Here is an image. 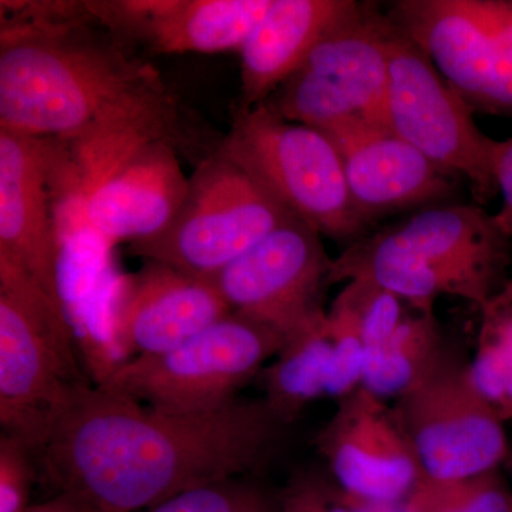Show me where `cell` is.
<instances>
[{
	"label": "cell",
	"instance_id": "6da1fadb",
	"mask_svg": "<svg viewBox=\"0 0 512 512\" xmlns=\"http://www.w3.org/2000/svg\"><path fill=\"white\" fill-rule=\"evenodd\" d=\"M285 426L264 399L168 412L80 384L32 456L84 512H134L266 466Z\"/></svg>",
	"mask_w": 512,
	"mask_h": 512
},
{
	"label": "cell",
	"instance_id": "7a4b0ae2",
	"mask_svg": "<svg viewBox=\"0 0 512 512\" xmlns=\"http://www.w3.org/2000/svg\"><path fill=\"white\" fill-rule=\"evenodd\" d=\"M2 25L0 130L72 141L104 121L181 120L150 64L86 33V6H42Z\"/></svg>",
	"mask_w": 512,
	"mask_h": 512
},
{
	"label": "cell",
	"instance_id": "3957f363",
	"mask_svg": "<svg viewBox=\"0 0 512 512\" xmlns=\"http://www.w3.org/2000/svg\"><path fill=\"white\" fill-rule=\"evenodd\" d=\"M510 241L478 205H434L357 239L332 262L329 282H370L420 309L440 295L483 308L504 286Z\"/></svg>",
	"mask_w": 512,
	"mask_h": 512
},
{
	"label": "cell",
	"instance_id": "277c9868",
	"mask_svg": "<svg viewBox=\"0 0 512 512\" xmlns=\"http://www.w3.org/2000/svg\"><path fill=\"white\" fill-rule=\"evenodd\" d=\"M69 144L84 214L113 247L154 237L173 221L190 188L178 158L191 144L183 126L104 121Z\"/></svg>",
	"mask_w": 512,
	"mask_h": 512
},
{
	"label": "cell",
	"instance_id": "5b68a950",
	"mask_svg": "<svg viewBox=\"0 0 512 512\" xmlns=\"http://www.w3.org/2000/svg\"><path fill=\"white\" fill-rule=\"evenodd\" d=\"M80 384L90 383L66 316L22 269L0 259L3 433L32 454Z\"/></svg>",
	"mask_w": 512,
	"mask_h": 512
},
{
	"label": "cell",
	"instance_id": "8992f818",
	"mask_svg": "<svg viewBox=\"0 0 512 512\" xmlns=\"http://www.w3.org/2000/svg\"><path fill=\"white\" fill-rule=\"evenodd\" d=\"M217 153L244 168L286 211L320 235L356 242L365 232L338 148L318 128L285 120L265 103L237 109Z\"/></svg>",
	"mask_w": 512,
	"mask_h": 512
},
{
	"label": "cell",
	"instance_id": "52a82bcc",
	"mask_svg": "<svg viewBox=\"0 0 512 512\" xmlns=\"http://www.w3.org/2000/svg\"><path fill=\"white\" fill-rule=\"evenodd\" d=\"M298 220L234 161L217 150L198 163L173 221L130 252L208 279L285 222ZM301 221V220H299Z\"/></svg>",
	"mask_w": 512,
	"mask_h": 512
},
{
	"label": "cell",
	"instance_id": "ba28073f",
	"mask_svg": "<svg viewBox=\"0 0 512 512\" xmlns=\"http://www.w3.org/2000/svg\"><path fill=\"white\" fill-rule=\"evenodd\" d=\"M285 340L232 312L177 348L128 359L100 386L168 412H207L237 399Z\"/></svg>",
	"mask_w": 512,
	"mask_h": 512
},
{
	"label": "cell",
	"instance_id": "9c48e42d",
	"mask_svg": "<svg viewBox=\"0 0 512 512\" xmlns=\"http://www.w3.org/2000/svg\"><path fill=\"white\" fill-rule=\"evenodd\" d=\"M390 29L389 16L362 3L313 46L266 106L320 131L355 120L386 126Z\"/></svg>",
	"mask_w": 512,
	"mask_h": 512
},
{
	"label": "cell",
	"instance_id": "30bf717a",
	"mask_svg": "<svg viewBox=\"0 0 512 512\" xmlns=\"http://www.w3.org/2000/svg\"><path fill=\"white\" fill-rule=\"evenodd\" d=\"M473 113L426 53L392 22L386 126L447 173L466 178L477 201L485 202L498 191V141L485 136Z\"/></svg>",
	"mask_w": 512,
	"mask_h": 512
},
{
	"label": "cell",
	"instance_id": "8fae6325",
	"mask_svg": "<svg viewBox=\"0 0 512 512\" xmlns=\"http://www.w3.org/2000/svg\"><path fill=\"white\" fill-rule=\"evenodd\" d=\"M387 16L471 109L512 116V0H400Z\"/></svg>",
	"mask_w": 512,
	"mask_h": 512
},
{
	"label": "cell",
	"instance_id": "7c38bea8",
	"mask_svg": "<svg viewBox=\"0 0 512 512\" xmlns=\"http://www.w3.org/2000/svg\"><path fill=\"white\" fill-rule=\"evenodd\" d=\"M393 413L421 473L431 480L481 476L510 454L504 421L477 392L468 365L446 356L397 399Z\"/></svg>",
	"mask_w": 512,
	"mask_h": 512
},
{
	"label": "cell",
	"instance_id": "4fadbf2b",
	"mask_svg": "<svg viewBox=\"0 0 512 512\" xmlns=\"http://www.w3.org/2000/svg\"><path fill=\"white\" fill-rule=\"evenodd\" d=\"M69 141L0 130V259L18 266L63 312L56 211Z\"/></svg>",
	"mask_w": 512,
	"mask_h": 512
},
{
	"label": "cell",
	"instance_id": "5bb4252c",
	"mask_svg": "<svg viewBox=\"0 0 512 512\" xmlns=\"http://www.w3.org/2000/svg\"><path fill=\"white\" fill-rule=\"evenodd\" d=\"M332 259L316 229L285 222L211 279L237 315L288 338L319 313Z\"/></svg>",
	"mask_w": 512,
	"mask_h": 512
},
{
	"label": "cell",
	"instance_id": "9a60e30c",
	"mask_svg": "<svg viewBox=\"0 0 512 512\" xmlns=\"http://www.w3.org/2000/svg\"><path fill=\"white\" fill-rule=\"evenodd\" d=\"M339 402L316 446L340 487L376 504L414 490L423 473L393 409L362 386Z\"/></svg>",
	"mask_w": 512,
	"mask_h": 512
},
{
	"label": "cell",
	"instance_id": "2e32d148",
	"mask_svg": "<svg viewBox=\"0 0 512 512\" xmlns=\"http://www.w3.org/2000/svg\"><path fill=\"white\" fill-rule=\"evenodd\" d=\"M338 148L353 207L367 225L376 218L450 197L447 173L389 127L355 120L323 131Z\"/></svg>",
	"mask_w": 512,
	"mask_h": 512
},
{
	"label": "cell",
	"instance_id": "e0dca14e",
	"mask_svg": "<svg viewBox=\"0 0 512 512\" xmlns=\"http://www.w3.org/2000/svg\"><path fill=\"white\" fill-rule=\"evenodd\" d=\"M272 0H128L86 3L94 22L153 52L220 53L247 42Z\"/></svg>",
	"mask_w": 512,
	"mask_h": 512
},
{
	"label": "cell",
	"instance_id": "ac0fdd59",
	"mask_svg": "<svg viewBox=\"0 0 512 512\" xmlns=\"http://www.w3.org/2000/svg\"><path fill=\"white\" fill-rule=\"evenodd\" d=\"M229 313L228 303L208 279L146 261L140 272L124 278L117 302V336L127 357L158 355L183 345Z\"/></svg>",
	"mask_w": 512,
	"mask_h": 512
},
{
	"label": "cell",
	"instance_id": "d6986e66",
	"mask_svg": "<svg viewBox=\"0 0 512 512\" xmlns=\"http://www.w3.org/2000/svg\"><path fill=\"white\" fill-rule=\"evenodd\" d=\"M360 5L353 0H272L271 8L239 49L238 109L265 103L299 69L313 46Z\"/></svg>",
	"mask_w": 512,
	"mask_h": 512
},
{
	"label": "cell",
	"instance_id": "ffe728a7",
	"mask_svg": "<svg viewBox=\"0 0 512 512\" xmlns=\"http://www.w3.org/2000/svg\"><path fill=\"white\" fill-rule=\"evenodd\" d=\"M330 356L328 312L286 338L275 362L262 373L264 402L278 419L291 423L306 404L326 394Z\"/></svg>",
	"mask_w": 512,
	"mask_h": 512
},
{
	"label": "cell",
	"instance_id": "44dd1931",
	"mask_svg": "<svg viewBox=\"0 0 512 512\" xmlns=\"http://www.w3.org/2000/svg\"><path fill=\"white\" fill-rule=\"evenodd\" d=\"M441 356L433 311L414 306L386 342L365 350L360 386L382 400L400 399L429 375Z\"/></svg>",
	"mask_w": 512,
	"mask_h": 512
},
{
	"label": "cell",
	"instance_id": "7402d4cb",
	"mask_svg": "<svg viewBox=\"0 0 512 512\" xmlns=\"http://www.w3.org/2000/svg\"><path fill=\"white\" fill-rule=\"evenodd\" d=\"M471 382L501 421L512 419V281L483 308Z\"/></svg>",
	"mask_w": 512,
	"mask_h": 512
},
{
	"label": "cell",
	"instance_id": "603a6c76",
	"mask_svg": "<svg viewBox=\"0 0 512 512\" xmlns=\"http://www.w3.org/2000/svg\"><path fill=\"white\" fill-rule=\"evenodd\" d=\"M332 356L326 376V396L342 399L362 383L365 342L352 289L346 286L328 312Z\"/></svg>",
	"mask_w": 512,
	"mask_h": 512
},
{
	"label": "cell",
	"instance_id": "cb8c5ba5",
	"mask_svg": "<svg viewBox=\"0 0 512 512\" xmlns=\"http://www.w3.org/2000/svg\"><path fill=\"white\" fill-rule=\"evenodd\" d=\"M407 512H512V497L494 471L457 481L421 477Z\"/></svg>",
	"mask_w": 512,
	"mask_h": 512
},
{
	"label": "cell",
	"instance_id": "d4e9b609",
	"mask_svg": "<svg viewBox=\"0 0 512 512\" xmlns=\"http://www.w3.org/2000/svg\"><path fill=\"white\" fill-rule=\"evenodd\" d=\"M153 512H255V504L247 491L229 480L184 491Z\"/></svg>",
	"mask_w": 512,
	"mask_h": 512
},
{
	"label": "cell",
	"instance_id": "484cf974",
	"mask_svg": "<svg viewBox=\"0 0 512 512\" xmlns=\"http://www.w3.org/2000/svg\"><path fill=\"white\" fill-rule=\"evenodd\" d=\"M33 477V456L22 443L0 440V512H25Z\"/></svg>",
	"mask_w": 512,
	"mask_h": 512
},
{
	"label": "cell",
	"instance_id": "4316f807",
	"mask_svg": "<svg viewBox=\"0 0 512 512\" xmlns=\"http://www.w3.org/2000/svg\"><path fill=\"white\" fill-rule=\"evenodd\" d=\"M495 183L503 197L501 210L495 215L498 225L512 238V138L498 141L494 163Z\"/></svg>",
	"mask_w": 512,
	"mask_h": 512
},
{
	"label": "cell",
	"instance_id": "83f0119b",
	"mask_svg": "<svg viewBox=\"0 0 512 512\" xmlns=\"http://www.w3.org/2000/svg\"><path fill=\"white\" fill-rule=\"evenodd\" d=\"M29 512H84L74 501L67 497H60L59 500L52 501L36 507L35 510Z\"/></svg>",
	"mask_w": 512,
	"mask_h": 512
}]
</instances>
